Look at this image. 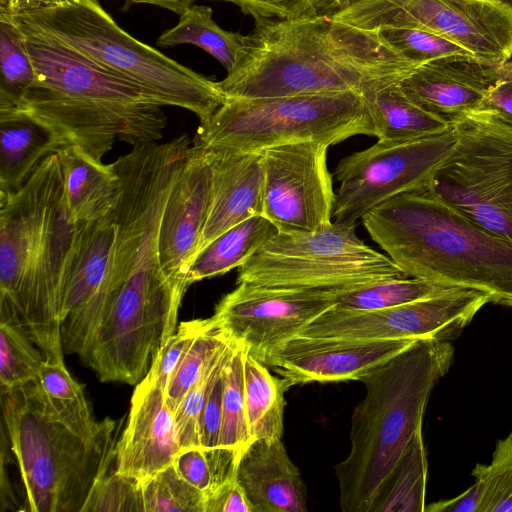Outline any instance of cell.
I'll use <instances>...</instances> for the list:
<instances>
[{"instance_id": "obj_1", "label": "cell", "mask_w": 512, "mask_h": 512, "mask_svg": "<svg viewBox=\"0 0 512 512\" xmlns=\"http://www.w3.org/2000/svg\"><path fill=\"white\" fill-rule=\"evenodd\" d=\"M86 224L71 214L57 152L0 194V308L16 312L52 363L65 364L60 313Z\"/></svg>"}, {"instance_id": "obj_2", "label": "cell", "mask_w": 512, "mask_h": 512, "mask_svg": "<svg viewBox=\"0 0 512 512\" xmlns=\"http://www.w3.org/2000/svg\"><path fill=\"white\" fill-rule=\"evenodd\" d=\"M250 50L218 82L228 98L356 92L399 82L417 66L376 34L317 14L255 23Z\"/></svg>"}, {"instance_id": "obj_3", "label": "cell", "mask_w": 512, "mask_h": 512, "mask_svg": "<svg viewBox=\"0 0 512 512\" xmlns=\"http://www.w3.org/2000/svg\"><path fill=\"white\" fill-rule=\"evenodd\" d=\"M361 221L407 277L474 289L512 307V240L473 223L429 186L382 202Z\"/></svg>"}, {"instance_id": "obj_4", "label": "cell", "mask_w": 512, "mask_h": 512, "mask_svg": "<svg viewBox=\"0 0 512 512\" xmlns=\"http://www.w3.org/2000/svg\"><path fill=\"white\" fill-rule=\"evenodd\" d=\"M453 359L450 342L421 339L362 378L366 395L352 414L351 449L335 466L343 512H370Z\"/></svg>"}, {"instance_id": "obj_5", "label": "cell", "mask_w": 512, "mask_h": 512, "mask_svg": "<svg viewBox=\"0 0 512 512\" xmlns=\"http://www.w3.org/2000/svg\"><path fill=\"white\" fill-rule=\"evenodd\" d=\"M3 423L25 489V510L83 512L115 461L117 421L79 429L52 407L37 379L1 389Z\"/></svg>"}, {"instance_id": "obj_6", "label": "cell", "mask_w": 512, "mask_h": 512, "mask_svg": "<svg viewBox=\"0 0 512 512\" xmlns=\"http://www.w3.org/2000/svg\"><path fill=\"white\" fill-rule=\"evenodd\" d=\"M14 18L20 27L55 39L103 70L140 87L160 105L193 112L200 122L227 99L218 82L128 34L97 0H78Z\"/></svg>"}, {"instance_id": "obj_7", "label": "cell", "mask_w": 512, "mask_h": 512, "mask_svg": "<svg viewBox=\"0 0 512 512\" xmlns=\"http://www.w3.org/2000/svg\"><path fill=\"white\" fill-rule=\"evenodd\" d=\"M356 135L375 136L368 108L356 92L258 99L227 97L213 115L200 122L193 145L263 151L311 141L331 146Z\"/></svg>"}, {"instance_id": "obj_8", "label": "cell", "mask_w": 512, "mask_h": 512, "mask_svg": "<svg viewBox=\"0 0 512 512\" xmlns=\"http://www.w3.org/2000/svg\"><path fill=\"white\" fill-rule=\"evenodd\" d=\"M355 227L333 221L315 231H277L238 267L237 284L349 291L406 276Z\"/></svg>"}, {"instance_id": "obj_9", "label": "cell", "mask_w": 512, "mask_h": 512, "mask_svg": "<svg viewBox=\"0 0 512 512\" xmlns=\"http://www.w3.org/2000/svg\"><path fill=\"white\" fill-rule=\"evenodd\" d=\"M453 124L457 143L430 190L473 223L512 240V125L479 109Z\"/></svg>"}, {"instance_id": "obj_10", "label": "cell", "mask_w": 512, "mask_h": 512, "mask_svg": "<svg viewBox=\"0 0 512 512\" xmlns=\"http://www.w3.org/2000/svg\"><path fill=\"white\" fill-rule=\"evenodd\" d=\"M333 17L372 32L425 29L491 64L512 58V9L500 0H359Z\"/></svg>"}, {"instance_id": "obj_11", "label": "cell", "mask_w": 512, "mask_h": 512, "mask_svg": "<svg viewBox=\"0 0 512 512\" xmlns=\"http://www.w3.org/2000/svg\"><path fill=\"white\" fill-rule=\"evenodd\" d=\"M457 143L454 124L441 133L407 140L380 141L342 158L333 221L356 224L367 212L399 194L429 186L436 169Z\"/></svg>"}, {"instance_id": "obj_12", "label": "cell", "mask_w": 512, "mask_h": 512, "mask_svg": "<svg viewBox=\"0 0 512 512\" xmlns=\"http://www.w3.org/2000/svg\"><path fill=\"white\" fill-rule=\"evenodd\" d=\"M489 297L477 290L447 287L407 304L367 311L334 308L319 316L300 335L351 340L433 339L459 337Z\"/></svg>"}, {"instance_id": "obj_13", "label": "cell", "mask_w": 512, "mask_h": 512, "mask_svg": "<svg viewBox=\"0 0 512 512\" xmlns=\"http://www.w3.org/2000/svg\"><path fill=\"white\" fill-rule=\"evenodd\" d=\"M344 292L238 283L219 301L211 318L223 333L263 363L274 350L332 309Z\"/></svg>"}, {"instance_id": "obj_14", "label": "cell", "mask_w": 512, "mask_h": 512, "mask_svg": "<svg viewBox=\"0 0 512 512\" xmlns=\"http://www.w3.org/2000/svg\"><path fill=\"white\" fill-rule=\"evenodd\" d=\"M328 147L311 141L263 150L262 216L278 232L315 231L333 222L336 192Z\"/></svg>"}, {"instance_id": "obj_15", "label": "cell", "mask_w": 512, "mask_h": 512, "mask_svg": "<svg viewBox=\"0 0 512 512\" xmlns=\"http://www.w3.org/2000/svg\"><path fill=\"white\" fill-rule=\"evenodd\" d=\"M115 236V210L86 224L60 313L62 344L67 354L83 356L109 308Z\"/></svg>"}, {"instance_id": "obj_16", "label": "cell", "mask_w": 512, "mask_h": 512, "mask_svg": "<svg viewBox=\"0 0 512 512\" xmlns=\"http://www.w3.org/2000/svg\"><path fill=\"white\" fill-rule=\"evenodd\" d=\"M417 341L351 340L298 335L274 350L263 364L281 376L286 390L310 382L361 381Z\"/></svg>"}, {"instance_id": "obj_17", "label": "cell", "mask_w": 512, "mask_h": 512, "mask_svg": "<svg viewBox=\"0 0 512 512\" xmlns=\"http://www.w3.org/2000/svg\"><path fill=\"white\" fill-rule=\"evenodd\" d=\"M212 178L209 149L192 145L160 219L158 250L162 270L186 290L209 213Z\"/></svg>"}, {"instance_id": "obj_18", "label": "cell", "mask_w": 512, "mask_h": 512, "mask_svg": "<svg viewBox=\"0 0 512 512\" xmlns=\"http://www.w3.org/2000/svg\"><path fill=\"white\" fill-rule=\"evenodd\" d=\"M180 448L164 390L144 377L134 389L128 421L116 444L114 470L142 482L171 465Z\"/></svg>"}, {"instance_id": "obj_19", "label": "cell", "mask_w": 512, "mask_h": 512, "mask_svg": "<svg viewBox=\"0 0 512 512\" xmlns=\"http://www.w3.org/2000/svg\"><path fill=\"white\" fill-rule=\"evenodd\" d=\"M496 75L497 64L443 58L417 66L398 85L412 102L453 123L480 107Z\"/></svg>"}, {"instance_id": "obj_20", "label": "cell", "mask_w": 512, "mask_h": 512, "mask_svg": "<svg viewBox=\"0 0 512 512\" xmlns=\"http://www.w3.org/2000/svg\"><path fill=\"white\" fill-rule=\"evenodd\" d=\"M209 151L212 198L198 254L223 232L263 210V151Z\"/></svg>"}, {"instance_id": "obj_21", "label": "cell", "mask_w": 512, "mask_h": 512, "mask_svg": "<svg viewBox=\"0 0 512 512\" xmlns=\"http://www.w3.org/2000/svg\"><path fill=\"white\" fill-rule=\"evenodd\" d=\"M236 478L252 512H305L307 491L281 439L253 440L240 454Z\"/></svg>"}, {"instance_id": "obj_22", "label": "cell", "mask_w": 512, "mask_h": 512, "mask_svg": "<svg viewBox=\"0 0 512 512\" xmlns=\"http://www.w3.org/2000/svg\"><path fill=\"white\" fill-rule=\"evenodd\" d=\"M68 205L75 221L94 222L117 207L121 180L114 163L104 164L77 146L58 152Z\"/></svg>"}, {"instance_id": "obj_23", "label": "cell", "mask_w": 512, "mask_h": 512, "mask_svg": "<svg viewBox=\"0 0 512 512\" xmlns=\"http://www.w3.org/2000/svg\"><path fill=\"white\" fill-rule=\"evenodd\" d=\"M62 149L54 134L19 110L0 112V194L20 189L40 162Z\"/></svg>"}, {"instance_id": "obj_24", "label": "cell", "mask_w": 512, "mask_h": 512, "mask_svg": "<svg viewBox=\"0 0 512 512\" xmlns=\"http://www.w3.org/2000/svg\"><path fill=\"white\" fill-rule=\"evenodd\" d=\"M380 141H407L438 134L453 123L412 102L398 82L380 85L361 94Z\"/></svg>"}, {"instance_id": "obj_25", "label": "cell", "mask_w": 512, "mask_h": 512, "mask_svg": "<svg viewBox=\"0 0 512 512\" xmlns=\"http://www.w3.org/2000/svg\"><path fill=\"white\" fill-rule=\"evenodd\" d=\"M212 9L193 5L180 15L178 23L158 38L159 47L192 44L217 59L227 73L234 70L250 50L251 38L222 29L212 19Z\"/></svg>"}, {"instance_id": "obj_26", "label": "cell", "mask_w": 512, "mask_h": 512, "mask_svg": "<svg viewBox=\"0 0 512 512\" xmlns=\"http://www.w3.org/2000/svg\"><path fill=\"white\" fill-rule=\"evenodd\" d=\"M276 232V227L262 215L236 224L196 256L189 271L188 284L240 267Z\"/></svg>"}, {"instance_id": "obj_27", "label": "cell", "mask_w": 512, "mask_h": 512, "mask_svg": "<svg viewBox=\"0 0 512 512\" xmlns=\"http://www.w3.org/2000/svg\"><path fill=\"white\" fill-rule=\"evenodd\" d=\"M286 388L281 377L250 353L244 360V394L249 431L253 440L281 439Z\"/></svg>"}, {"instance_id": "obj_28", "label": "cell", "mask_w": 512, "mask_h": 512, "mask_svg": "<svg viewBox=\"0 0 512 512\" xmlns=\"http://www.w3.org/2000/svg\"><path fill=\"white\" fill-rule=\"evenodd\" d=\"M428 473L420 427L399 457L370 512H423Z\"/></svg>"}, {"instance_id": "obj_29", "label": "cell", "mask_w": 512, "mask_h": 512, "mask_svg": "<svg viewBox=\"0 0 512 512\" xmlns=\"http://www.w3.org/2000/svg\"><path fill=\"white\" fill-rule=\"evenodd\" d=\"M43 361L40 349L16 312L0 308L1 389L14 388L37 379Z\"/></svg>"}, {"instance_id": "obj_30", "label": "cell", "mask_w": 512, "mask_h": 512, "mask_svg": "<svg viewBox=\"0 0 512 512\" xmlns=\"http://www.w3.org/2000/svg\"><path fill=\"white\" fill-rule=\"evenodd\" d=\"M0 112L17 110L35 81L23 31L14 17L0 14Z\"/></svg>"}, {"instance_id": "obj_31", "label": "cell", "mask_w": 512, "mask_h": 512, "mask_svg": "<svg viewBox=\"0 0 512 512\" xmlns=\"http://www.w3.org/2000/svg\"><path fill=\"white\" fill-rule=\"evenodd\" d=\"M235 342V341H234ZM246 348L236 342L222 370V423L219 447L241 454L253 441L246 417L244 360Z\"/></svg>"}, {"instance_id": "obj_32", "label": "cell", "mask_w": 512, "mask_h": 512, "mask_svg": "<svg viewBox=\"0 0 512 512\" xmlns=\"http://www.w3.org/2000/svg\"><path fill=\"white\" fill-rule=\"evenodd\" d=\"M235 345L236 342L227 337L218 346L173 412L181 447L201 446L202 417L206 403Z\"/></svg>"}, {"instance_id": "obj_33", "label": "cell", "mask_w": 512, "mask_h": 512, "mask_svg": "<svg viewBox=\"0 0 512 512\" xmlns=\"http://www.w3.org/2000/svg\"><path fill=\"white\" fill-rule=\"evenodd\" d=\"M446 288L415 277L391 278L342 293L333 308L339 311L390 308L428 298Z\"/></svg>"}, {"instance_id": "obj_34", "label": "cell", "mask_w": 512, "mask_h": 512, "mask_svg": "<svg viewBox=\"0 0 512 512\" xmlns=\"http://www.w3.org/2000/svg\"><path fill=\"white\" fill-rule=\"evenodd\" d=\"M37 380L52 407L68 423L85 431L99 426L100 421L94 419L85 397L84 386L70 375L65 364L44 360Z\"/></svg>"}, {"instance_id": "obj_35", "label": "cell", "mask_w": 512, "mask_h": 512, "mask_svg": "<svg viewBox=\"0 0 512 512\" xmlns=\"http://www.w3.org/2000/svg\"><path fill=\"white\" fill-rule=\"evenodd\" d=\"M239 456L234 451L220 447L188 446L180 448L172 464L206 498L219 486L236 478Z\"/></svg>"}, {"instance_id": "obj_36", "label": "cell", "mask_w": 512, "mask_h": 512, "mask_svg": "<svg viewBox=\"0 0 512 512\" xmlns=\"http://www.w3.org/2000/svg\"><path fill=\"white\" fill-rule=\"evenodd\" d=\"M144 512H204V494L173 464L140 482Z\"/></svg>"}, {"instance_id": "obj_37", "label": "cell", "mask_w": 512, "mask_h": 512, "mask_svg": "<svg viewBox=\"0 0 512 512\" xmlns=\"http://www.w3.org/2000/svg\"><path fill=\"white\" fill-rule=\"evenodd\" d=\"M373 32L395 52L416 65L443 58H474L460 45L425 29L382 28Z\"/></svg>"}, {"instance_id": "obj_38", "label": "cell", "mask_w": 512, "mask_h": 512, "mask_svg": "<svg viewBox=\"0 0 512 512\" xmlns=\"http://www.w3.org/2000/svg\"><path fill=\"white\" fill-rule=\"evenodd\" d=\"M472 476L482 487L480 512H512V432L500 439L489 464H477Z\"/></svg>"}, {"instance_id": "obj_39", "label": "cell", "mask_w": 512, "mask_h": 512, "mask_svg": "<svg viewBox=\"0 0 512 512\" xmlns=\"http://www.w3.org/2000/svg\"><path fill=\"white\" fill-rule=\"evenodd\" d=\"M227 337L211 318L210 326L187 349L165 391L166 402L173 412L199 377L209 357Z\"/></svg>"}, {"instance_id": "obj_40", "label": "cell", "mask_w": 512, "mask_h": 512, "mask_svg": "<svg viewBox=\"0 0 512 512\" xmlns=\"http://www.w3.org/2000/svg\"><path fill=\"white\" fill-rule=\"evenodd\" d=\"M144 512L141 484L115 470L94 488L83 512Z\"/></svg>"}, {"instance_id": "obj_41", "label": "cell", "mask_w": 512, "mask_h": 512, "mask_svg": "<svg viewBox=\"0 0 512 512\" xmlns=\"http://www.w3.org/2000/svg\"><path fill=\"white\" fill-rule=\"evenodd\" d=\"M210 324L211 318L180 323L175 333L159 349L145 378L155 382L165 392L185 352Z\"/></svg>"}, {"instance_id": "obj_42", "label": "cell", "mask_w": 512, "mask_h": 512, "mask_svg": "<svg viewBox=\"0 0 512 512\" xmlns=\"http://www.w3.org/2000/svg\"><path fill=\"white\" fill-rule=\"evenodd\" d=\"M235 4L255 23L319 14L320 0H220Z\"/></svg>"}, {"instance_id": "obj_43", "label": "cell", "mask_w": 512, "mask_h": 512, "mask_svg": "<svg viewBox=\"0 0 512 512\" xmlns=\"http://www.w3.org/2000/svg\"><path fill=\"white\" fill-rule=\"evenodd\" d=\"M478 109L487 111L512 125V58L497 64L496 79Z\"/></svg>"}, {"instance_id": "obj_44", "label": "cell", "mask_w": 512, "mask_h": 512, "mask_svg": "<svg viewBox=\"0 0 512 512\" xmlns=\"http://www.w3.org/2000/svg\"><path fill=\"white\" fill-rule=\"evenodd\" d=\"M204 512H252V509L237 478H233L205 498Z\"/></svg>"}, {"instance_id": "obj_45", "label": "cell", "mask_w": 512, "mask_h": 512, "mask_svg": "<svg viewBox=\"0 0 512 512\" xmlns=\"http://www.w3.org/2000/svg\"><path fill=\"white\" fill-rule=\"evenodd\" d=\"M222 388L220 376L212 388L203 412L201 446L205 448L219 447L222 423Z\"/></svg>"}, {"instance_id": "obj_46", "label": "cell", "mask_w": 512, "mask_h": 512, "mask_svg": "<svg viewBox=\"0 0 512 512\" xmlns=\"http://www.w3.org/2000/svg\"><path fill=\"white\" fill-rule=\"evenodd\" d=\"M482 487L475 481L472 486L460 495L431 503L425 506L428 512H480L482 502Z\"/></svg>"}, {"instance_id": "obj_47", "label": "cell", "mask_w": 512, "mask_h": 512, "mask_svg": "<svg viewBox=\"0 0 512 512\" xmlns=\"http://www.w3.org/2000/svg\"><path fill=\"white\" fill-rule=\"evenodd\" d=\"M78 0H0V14L21 17Z\"/></svg>"}, {"instance_id": "obj_48", "label": "cell", "mask_w": 512, "mask_h": 512, "mask_svg": "<svg viewBox=\"0 0 512 512\" xmlns=\"http://www.w3.org/2000/svg\"><path fill=\"white\" fill-rule=\"evenodd\" d=\"M193 2L194 0H125L123 9L127 10L135 4H151L182 15L193 6Z\"/></svg>"}, {"instance_id": "obj_49", "label": "cell", "mask_w": 512, "mask_h": 512, "mask_svg": "<svg viewBox=\"0 0 512 512\" xmlns=\"http://www.w3.org/2000/svg\"><path fill=\"white\" fill-rule=\"evenodd\" d=\"M359 0H320V11L319 14L333 16Z\"/></svg>"}, {"instance_id": "obj_50", "label": "cell", "mask_w": 512, "mask_h": 512, "mask_svg": "<svg viewBox=\"0 0 512 512\" xmlns=\"http://www.w3.org/2000/svg\"><path fill=\"white\" fill-rule=\"evenodd\" d=\"M512 9V0H500Z\"/></svg>"}]
</instances>
